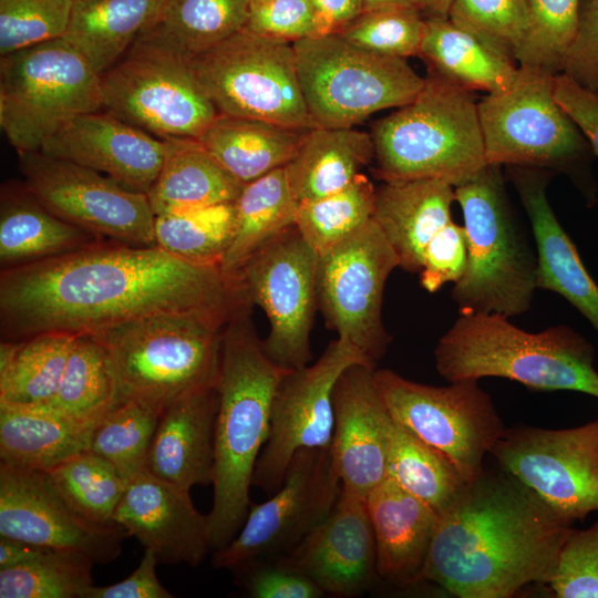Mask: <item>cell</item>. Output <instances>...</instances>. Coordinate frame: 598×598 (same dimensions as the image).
<instances>
[{
    "instance_id": "35",
    "label": "cell",
    "mask_w": 598,
    "mask_h": 598,
    "mask_svg": "<svg viewBox=\"0 0 598 598\" xmlns=\"http://www.w3.org/2000/svg\"><path fill=\"white\" fill-rule=\"evenodd\" d=\"M249 9L250 0H162L135 41L190 60L243 30Z\"/></svg>"
},
{
    "instance_id": "20",
    "label": "cell",
    "mask_w": 598,
    "mask_h": 598,
    "mask_svg": "<svg viewBox=\"0 0 598 598\" xmlns=\"http://www.w3.org/2000/svg\"><path fill=\"white\" fill-rule=\"evenodd\" d=\"M0 536L34 545L84 553L94 563L117 558L121 525L100 526L79 515L63 498L47 472L29 471L0 462Z\"/></svg>"
},
{
    "instance_id": "54",
    "label": "cell",
    "mask_w": 598,
    "mask_h": 598,
    "mask_svg": "<svg viewBox=\"0 0 598 598\" xmlns=\"http://www.w3.org/2000/svg\"><path fill=\"white\" fill-rule=\"evenodd\" d=\"M560 74L598 97V0H580L576 35Z\"/></svg>"
},
{
    "instance_id": "16",
    "label": "cell",
    "mask_w": 598,
    "mask_h": 598,
    "mask_svg": "<svg viewBox=\"0 0 598 598\" xmlns=\"http://www.w3.org/2000/svg\"><path fill=\"white\" fill-rule=\"evenodd\" d=\"M489 454L570 524L598 511V419L563 430L505 427Z\"/></svg>"
},
{
    "instance_id": "14",
    "label": "cell",
    "mask_w": 598,
    "mask_h": 598,
    "mask_svg": "<svg viewBox=\"0 0 598 598\" xmlns=\"http://www.w3.org/2000/svg\"><path fill=\"white\" fill-rule=\"evenodd\" d=\"M399 265L373 220L319 255L317 302L326 323L374 365L391 343L382 321V300L386 279Z\"/></svg>"
},
{
    "instance_id": "36",
    "label": "cell",
    "mask_w": 598,
    "mask_h": 598,
    "mask_svg": "<svg viewBox=\"0 0 598 598\" xmlns=\"http://www.w3.org/2000/svg\"><path fill=\"white\" fill-rule=\"evenodd\" d=\"M162 0H73L63 35L101 75L128 51Z\"/></svg>"
},
{
    "instance_id": "24",
    "label": "cell",
    "mask_w": 598,
    "mask_h": 598,
    "mask_svg": "<svg viewBox=\"0 0 598 598\" xmlns=\"http://www.w3.org/2000/svg\"><path fill=\"white\" fill-rule=\"evenodd\" d=\"M114 522L152 550L158 563L196 567L212 550L207 515L195 508L189 491L147 471L127 481Z\"/></svg>"
},
{
    "instance_id": "47",
    "label": "cell",
    "mask_w": 598,
    "mask_h": 598,
    "mask_svg": "<svg viewBox=\"0 0 598 598\" xmlns=\"http://www.w3.org/2000/svg\"><path fill=\"white\" fill-rule=\"evenodd\" d=\"M422 12L405 6L369 9L338 33L377 54L402 59L419 56L426 24Z\"/></svg>"
},
{
    "instance_id": "58",
    "label": "cell",
    "mask_w": 598,
    "mask_h": 598,
    "mask_svg": "<svg viewBox=\"0 0 598 598\" xmlns=\"http://www.w3.org/2000/svg\"><path fill=\"white\" fill-rule=\"evenodd\" d=\"M44 548L47 547L0 536V569L25 563L39 555Z\"/></svg>"
},
{
    "instance_id": "34",
    "label": "cell",
    "mask_w": 598,
    "mask_h": 598,
    "mask_svg": "<svg viewBox=\"0 0 598 598\" xmlns=\"http://www.w3.org/2000/svg\"><path fill=\"white\" fill-rule=\"evenodd\" d=\"M308 131L219 113L198 140L245 185L285 167Z\"/></svg>"
},
{
    "instance_id": "60",
    "label": "cell",
    "mask_w": 598,
    "mask_h": 598,
    "mask_svg": "<svg viewBox=\"0 0 598 598\" xmlns=\"http://www.w3.org/2000/svg\"><path fill=\"white\" fill-rule=\"evenodd\" d=\"M430 16L447 18L454 0H426Z\"/></svg>"
},
{
    "instance_id": "9",
    "label": "cell",
    "mask_w": 598,
    "mask_h": 598,
    "mask_svg": "<svg viewBox=\"0 0 598 598\" xmlns=\"http://www.w3.org/2000/svg\"><path fill=\"white\" fill-rule=\"evenodd\" d=\"M292 47L316 127H353L379 111L410 103L425 83L406 59L367 51L339 33L306 38Z\"/></svg>"
},
{
    "instance_id": "15",
    "label": "cell",
    "mask_w": 598,
    "mask_h": 598,
    "mask_svg": "<svg viewBox=\"0 0 598 598\" xmlns=\"http://www.w3.org/2000/svg\"><path fill=\"white\" fill-rule=\"evenodd\" d=\"M18 155L22 183L58 217L106 240L156 246L155 215L145 193L42 152Z\"/></svg>"
},
{
    "instance_id": "42",
    "label": "cell",
    "mask_w": 598,
    "mask_h": 598,
    "mask_svg": "<svg viewBox=\"0 0 598 598\" xmlns=\"http://www.w3.org/2000/svg\"><path fill=\"white\" fill-rule=\"evenodd\" d=\"M156 246L166 252L200 265L220 266L234 231V205L155 215Z\"/></svg>"
},
{
    "instance_id": "51",
    "label": "cell",
    "mask_w": 598,
    "mask_h": 598,
    "mask_svg": "<svg viewBox=\"0 0 598 598\" xmlns=\"http://www.w3.org/2000/svg\"><path fill=\"white\" fill-rule=\"evenodd\" d=\"M235 582L254 598H320L322 589L283 555L248 563L235 570Z\"/></svg>"
},
{
    "instance_id": "32",
    "label": "cell",
    "mask_w": 598,
    "mask_h": 598,
    "mask_svg": "<svg viewBox=\"0 0 598 598\" xmlns=\"http://www.w3.org/2000/svg\"><path fill=\"white\" fill-rule=\"evenodd\" d=\"M374 159L371 133L353 127L310 128L286 164L288 185L305 202L348 186Z\"/></svg>"
},
{
    "instance_id": "37",
    "label": "cell",
    "mask_w": 598,
    "mask_h": 598,
    "mask_svg": "<svg viewBox=\"0 0 598 598\" xmlns=\"http://www.w3.org/2000/svg\"><path fill=\"white\" fill-rule=\"evenodd\" d=\"M298 200L278 168L244 185L234 205V231L220 267L237 275L265 245L293 226Z\"/></svg>"
},
{
    "instance_id": "50",
    "label": "cell",
    "mask_w": 598,
    "mask_h": 598,
    "mask_svg": "<svg viewBox=\"0 0 598 598\" xmlns=\"http://www.w3.org/2000/svg\"><path fill=\"white\" fill-rule=\"evenodd\" d=\"M546 586L557 598H598V518L586 529H570Z\"/></svg>"
},
{
    "instance_id": "49",
    "label": "cell",
    "mask_w": 598,
    "mask_h": 598,
    "mask_svg": "<svg viewBox=\"0 0 598 598\" xmlns=\"http://www.w3.org/2000/svg\"><path fill=\"white\" fill-rule=\"evenodd\" d=\"M73 0H0V55L63 38Z\"/></svg>"
},
{
    "instance_id": "13",
    "label": "cell",
    "mask_w": 598,
    "mask_h": 598,
    "mask_svg": "<svg viewBox=\"0 0 598 598\" xmlns=\"http://www.w3.org/2000/svg\"><path fill=\"white\" fill-rule=\"evenodd\" d=\"M374 379L395 422L445 454L467 483L484 472V457L505 426L478 380L434 386L389 369H375Z\"/></svg>"
},
{
    "instance_id": "33",
    "label": "cell",
    "mask_w": 598,
    "mask_h": 598,
    "mask_svg": "<svg viewBox=\"0 0 598 598\" xmlns=\"http://www.w3.org/2000/svg\"><path fill=\"white\" fill-rule=\"evenodd\" d=\"M419 56L429 73L471 91L487 94L508 89L519 68L514 60L454 24L448 18L430 16Z\"/></svg>"
},
{
    "instance_id": "57",
    "label": "cell",
    "mask_w": 598,
    "mask_h": 598,
    "mask_svg": "<svg viewBox=\"0 0 598 598\" xmlns=\"http://www.w3.org/2000/svg\"><path fill=\"white\" fill-rule=\"evenodd\" d=\"M318 12L321 32L338 33L364 10V0H312Z\"/></svg>"
},
{
    "instance_id": "8",
    "label": "cell",
    "mask_w": 598,
    "mask_h": 598,
    "mask_svg": "<svg viewBox=\"0 0 598 598\" xmlns=\"http://www.w3.org/2000/svg\"><path fill=\"white\" fill-rule=\"evenodd\" d=\"M554 79L519 68L508 89L477 102L485 158L502 166L563 172L594 204L598 190L589 163L595 154L556 101Z\"/></svg>"
},
{
    "instance_id": "38",
    "label": "cell",
    "mask_w": 598,
    "mask_h": 598,
    "mask_svg": "<svg viewBox=\"0 0 598 598\" xmlns=\"http://www.w3.org/2000/svg\"><path fill=\"white\" fill-rule=\"evenodd\" d=\"M386 477L439 515L450 508L470 484L442 452L394 421Z\"/></svg>"
},
{
    "instance_id": "4",
    "label": "cell",
    "mask_w": 598,
    "mask_h": 598,
    "mask_svg": "<svg viewBox=\"0 0 598 598\" xmlns=\"http://www.w3.org/2000/svg\"><path fill=\"white\" fill-rule=\"evenodd\" d=\"M435 367L448 382L504 378L539 391H575L598 399L594 346L575 329L525 331L495 313H460L440 338Z\"/></svg>"
},
{
    "instance_id": "30",
    "label": "cell",
    "mask_w": 598,
    "mask_h": 598,
    "mask_svg": "<svg viewBox=\"0 0 598 598\" xmlns=\"http://www.w3.org/2000/svg\"><path fill=\"white\" fill-rule=\"evenodd\" d=\"M103 239L58 217L27 189L8 182L0 196L1 269L76 250Z\"/></svg>"
},
{
    "instance_id": "17",
    "label": "cell",
    "mask_w": 598,
    "mask_h": 598,
    "mask_svg": "<svg viewBox=\"0 0 598 598\" xmlns=\"http://www.w3.org/2000/svg\"><path fill=\"white\" fill-rule=\"evenodd\" d=\"M341 489L330 446L297 451L280 488L266 502L250 505L234 539L214 550L213 566L233 571L290 553L329 515Z\"/></svg>"
},
{
    "instance_id": "12",
    "label": "cell",
    "mask_w": 598,
    "mask_h": 598,
    "mask_svg": "<svg viewBox=\"0 0 598 598\" xmlns=\"http://www.w3.org/2000/svg\"><path fill=\"white\" fill-rule=\"evenodd\" d=\"M103 110L158 138H199L219 114L190 60L135 41L100 75Z\"/></svg>"
},
{
    "instance_id": "7",
    "label": "cell",
    "mask_w": 598,
    "mask_h": 598,
    "mask_svg": "<svg viewBox=\"0 0 598 598\" xmlns=\"http://www.w3.org/2000/svg\"><path fill=\"white\" fill-rule=\"evenodd\" d=\"M454 192L467 241L466 268L451 293L460 313L526 312L538 289L537 251L512 209L502 165L487 163Z\"/></svg>"
},
{
    "instance_id": "61",
    "label": "cell",
    "mask_w": 598,
    "mask_h": 598,
    "mask_svg": "<svg viewBox=\"0 0 598 598\" xmlns=\"http://www.w3.org/2000/svg\"><path fill=\"white\" fill-rule=\"evenodd\" d=\"M264 1H268V0H250V4L259 3V2H264Z\"/></svg>"
},
{
    "instance_id": "28",
    "label": "cell",
    "mask_w": 598,
    "mask_h": 598,
    "mask_svg": "<svg viewBox=\"0 0 598 598\" xmlns=\"http://www.w3.org/2000/svg\"><path fill=\"white\" fill-rule=\"evenodd\" d=\"M454 186L434 178L383 182L372 220L399 258V267L420 274L431 240L452 221Z\"/></svg>"
},
{
    "instance_id": "56",
    "label": "cell",
    "mask_w": 598,
    "mask_h": 598,
    "mask_svg": "<svg viewBox=\"0 0 598 598\" xmlns=\"http://www.w3.org/2000/svg\"><path fill=\"white\" fill-rule=\"evenodd\" d=\"M157 563L155 554L145 549L138 566L125 579L107 586L93 585L83 598H171L173 595L157 578Z\"/></svg>"
},
{
    "instance_id": "29",
    "label": "cell",
    "mask_w": 598,
    "mask_h": 598,
    "mask_svg": "<svg viewBox=\"0 0 598 598\" xmlns=\"http://www.w3.org/2000/svg\"><path fill=\"white\" fill-rule=\"evenodd\" d=\"M96 423L42 405L0 403V458L12 467L48 472L90 448Z\"/></svg>"
},
{
    "instance_id": "44",
    "label": "cell",
    "mask_w": 598,
    "mask_h": 598,
    "mask_svg": "<svg viewBox=\"0 0 598 598\" xmlns=\"http://www.w3.org/2000/svg\"><path fill=\"white\" fill-rule=\"evenodd\" d=\"M47 473L68 504L83 518L100 526L117 525L114 514L127 480L107 461L86 450Z\"/></svg>"
},
{
    "instance_id": "26",
    "label": "cell",
    "mask_w": 598,
    "mask_h": 598,
    "mask_svg": "<svg viewBox=\"0 0 598 598\" xmlns=\"http://www.w3.org/2000/svg\"><path fill=\"white\" fill-rule=\"evenodd\" d=\"M217 388L185 395L161 413L146 467L155 477L190 491L213 483Z\"/></svg>"
},
{
    "instance_id": "45",
    "label": "cell",
    "mask_w": 598,
    "mask_h": 598,
    "mask_svg": "<svg viewBox=\"0 0 598 598\" xmlns=\"http://www.w3.org/2000/svg\"><path fill=\"white\" fill-rule=\"evenodd\" d=\"M161 413L138 401L118 402L95 425L89 450L128 481L145 471Z\"/></svg>"
},
{
    "instance_id": "22",
    "label": "cell",
    "mask_w": 598,
    "mask_h": 598,
    "mask_svg": "<svg viewBox=\"0 0 598 598\" xmlns=\"http://www.w3.org/2000/svg\"><path fill=\"white\" fill-rule=\"evenodd\" d=\"M283 556L324 595L355 597L368 591L379 576L365 499L342 488L329 515Z\"/></svg>"
},
{
    "instance_id": "25",
    "label": "cell",
    "mask_w": 598,
    "mask_h": 598,
    "mask_svg": "<svg viewBox=\"0 0 598 598\" xmlns=\"http://www.w3.org/2000/svg\"><path fill=\"white\" fill-rule=\"evenodd\" d=\"M507 172L530 223L538 259L537 288L565 298L598 333V286L550 206V171L507 166Z\"/></svg>"
},
{
    "instance_id": "3",
    "label": "cell",
    "mask_w": 598,
    "mask_h": 598,
    "mask_svg": "<svg viewBox=\"0 0 598 598\" xmlns=\"http://www.w3.org/2000/svg\"><path fill=\"white\" fill-rule=\"evenodd\" d=\"M250 313L231 319L223 334L214 499L207 514L212 550L229 544L247 517L255 464L269 435L272 401L289 371L266 354Z\"/></svg>"
},
{
    "instance_id": "27",
    "label": "cell",
    "mask_w": 598,
    "mask_h": 598,
    "mask_svg": "<svg viewBox=\"0 0 598 598\" xmlns=\"http://www.w3.org/2000/svg\"><path fill=\"white\" fill-rule=\"evenodd\" d=\"M365 503L379 579L401 588L423 581L440 515L388 477L368 494Z\"/></svg>"
},
{
    "instance_id": "23",
    "label": "cell",
    "mask_w": 598,
    "mask_h": 598,
    "mask_svg": "<svg viewBox=\"0 0 598 598\" xmlns=\"http://www.w3.org/2000/svg\"><path fill=\"white\" fill-rule=\"evenodd\" d=\"M39 152L94 169L146 194L161 171L165 141L101 110L69 121Z\"/></svg>"
},
{
    "instance_id": "41",
    "label": "cell",
    "mask_w": 598,
    "mask_h": 598,
    "mask_svg": "<svg viewBox=\"0 0 598 598\" xmlns=\"http://www.w3.org/2000/svg\"><path fill=\"white\" fill-rule=\"evenodd\" d=\"M375 193L371 181L361 173L336 193L300 202L295 225L305 241L322 255L372 220Z\"/></svg>"
},
{
    "instance_id": "53",
    "label": "cell",
    "mask_w": 598,
    "mask_h": 598,
    "mask_svg": "<svg viewBox=\"0 0 598 598\" xmlns=\"http://www.w3.org/2000/svg\"><path fill=\"white\" fill-rule=\"evenodd\" d=\"M467 262V241L464 226L450 221L429 244L420 285L427 292H436L448 282L455 283Z\"/></svg>"
},
{
    "instance_id": "55",
    "label": "cell",
    "mask_w": 598,
    "mask_h": 598,
    "mask_svg": "<svg viewBox=\"0 0 598 598\" xmlns=\"http://www.w3.org/2000/svg\"><path fill=\"white\" fill-rule=\"evenodd\" d=\"M554 95L588 141L598 157V97L565 74L554 79Z\"/></svg>"
},
{
    "instance_id": "39",
    "label": "cell",
    "mask_w": 598,
    "mask_h": 598,
    "mask_svg": "<svg viewBox=\"0 0 598 598\" xmlns=\"http://www.w3.org/2000/svg\"><path fill=\"white\" fill-rule=\"evenodd\" d=\"M117 403L115 379L103 348L91 334H76L60 386L41 405L96 423Z\"/></svg>"
},
{
    "instance_id": "21",
    "label": "cell",
    "mask_w": 598,
    "mask_h": 598,
    "mask_svg": "<svg viewBox=\"0 0 598 598\" xmlns=\"http://www.w3.org/2000/svg\"><path fill=\"white\" fill-rule=\"evenodd\" d=\"M377 368L354 363L333 389L332 466L343 489L362 498L386 478L394 420L374 379Z\"/></svg>"
},
{
    "instance_id": "31",
    "label": "cell",
    "mask_w": 598,
    "mask_h": 598,
    "mask_svg": "<svg viewBox=\"0 0 598 598\" xmlns=\"http://www.w3.org/2000/svg\"><path fill=\"white\" fill-rule=\"evenodd\" d=\"M165 141L161 171L146 193L154 215L234 203L244 184L198 138Z\"/></svg>"
},
{
    "instance_id": "5",
    "label": "cell",
    "mask_w": 598,
    "mask_h": 598,
    "mask_svg": "<svg viewBox=\"0 0 598 598\" xmlns=\"http://www.w3.org/2000/svg\"><path fill=\"white\" fill-rule=\"evenodd\" d=\"M229 321L198 311L162 312L89 334L107 357L118 402L134 400L163 411L185 395L217 388Z\"/></svg>"
},
{
    "instance_id": "19",
    "label": "cell",
    "mask_w": 598,
    "mask_h": 598,
    "mask_svg": "<svg viewBox=\"0 0 598 598\" xmlns=\"http://www.w3.org/2000/svg\"><path fill=\"white\" fill-rule=\"evenodd\" d=\"M354 363L375 368L353 344L337 338L315 363L285 374L272 401L269 435L255 464L252 486L272 495L297 451L330 446L334 384Z\"/></svg>"
},
{
    "instance_id": "6",
    "label": "cell",
    "mask_w": 598,
    "mask_h": 598,
    "mask_svg": "<svg viewBox=\"0 0 598 598\" xmlns=\"http://www.w3.org/2000/svg\"><path fill=\"white\" fill-rule=\"evenodd\" d=\"M371 136L383 182L434 178L455 187L487 164L473 91L432 73L410 103L372 124Z\"/></svg>"
},
{
    "instance_id": "18",
    "label": "cell",
    "mask_w": 598,
    "mask_h": 598,
    "mask_svg": "<svg viewBox=\"0 0 598 598\" xmlns=\"http://www.w3.org/2000/svg\"><path fill=\"white\" fill-rule=\"evenodd\" d=\"M318 260L319 255L293 225L258 250L237 274L252 305H258L269 321L262 341L266 354L287 370L300 369L312 359Z\"/></svg>"
},
{
    "instance_id": "2",
    "label": "cell",
    "mask_w": 598,
    "mask_h": 598,
    "mask_svg": "<svg viewBox=\"0 0 598 598\" xmlns=\"http://www.w3.org/2000/svg\"><path fill=\"white\" fill-rule=\"evenodd\" d=\"M573 524L504 470L484 472L439 517L423 571L460 598L546 585Z\"/></svg>"
},
{
    "instance_id": "59",
    "label": "cell",
    "mask_w": 598,
    "mask_h": 598,
    "mask_svg": "<svg viewBox=\"0 0 598 598\" xmlns=\"http://www.w3.org/2000/svg\"><path fill=\"white\" fill-rule=\"evenodd\" d=\"M365 10L388 7V6H405L427 11L426 0H364Z\"/></svg>"
},
{
    "instance_id": "43",
    "label": "cell",
    "mask_w": 598,
    "mask_h": 598,
    "mask_svg": "<svg viewBox=\"0 0 598 598\" xmlns=\"http://www.w3.org/2000/svg\"><path fill=\"white\" fill-rule=\"evenodd\" d=\"M94 564L84 553L47 547L25 563L0 569V597L83 598L93 586Z\"/></svg>"
},
{
    "instance_id": "11",
    "label": "cell",
    "mask_w": 598,
    "mask_h": 598,
    "mask_svg": "<svg viewBox=\"0 0 598 598\" xmlns=\"http://www.w3.org/2000/svg\"><path fill=\"white\" fill-rule=\"evenodd\" d=\"M190 64L218 113L297 130L316 127L292 44L243 29L190 59Z\"/></svg>"
},
{
    "instance_id": "52",
    "label": "cell",
    "mask_w": 598,
    "mask_h": 598,
    "mask_svg": "<svg viewBox=\"0 0 598 598\" xmlns=\"http://www.w3.org/2000/svg\"><path fill=\"white\" fill-rule=\"evenodd\" d=\"M244 29L290 44L322 35L312 0H268L252 3Z\"/></svg>"
},
{
    "instance_id": "1",
    "label": "cell",
    "mask_w": 598,
    "mask_h": 598,
    "mask_svg": "<svg viewBox=\"0 0 598 598\" xmlns=\"http://www.w3.org/2000/svg\"><path fill=\"white\" fill-rule=\"evenodd\" d=\"M252 306L238 275L158 246L101 240L0 274L6 341L50 331L91 333L162 312L198 311L231 320Z\"/></svg>"
},
{
    "instance_id": "10",
    "label": "cell",
    "mask_w": 598,
    "mask_h": 598,
    "mask_svg": "<svg viewBox=\"0 0 598 598\" xmlns=\"http://www.w3.org/2000/svg\"><path fill=\"white\" fill-rule=\"evenodd\" d=\"M103 110L100 75L63 38L0 59V126L19 153L39 152L72 118Z\"/></svg>"
},
{
    "instance_id": "40",
    "label": "cell",
    "mask_w": 598,
    "mask_h": 598,
    "mask_svg": "<svg viewBox=\"0 0 598 598\" xmlns=\"http://www.w3.org/2000/svg\"><path fill=\"white\" fill-rule=\"evenodd\" d=\"M76 334L50 331L17 341L10 365L0 372V403L41 405L56 393Z\"/></svg>"
},
{
    "instance_id": "48",
    "label": "cell",
    "mask_w": 598,
    "mask_h": 598,
    "mask_svg": "<svg viewBox=\"0 0 598 598\" xmlns=\"http://www.w3.org/2000/svg\"><path fill=\"white\" fill-rule=\"evenodd\" d=\"M515 61L528 21L527 0H454L447 17Z\"/></svg>"
},
{
    "instance_id": "46",
    "label": "cell",
    "mask_w": 598,
    "mask_h": 598,
    "mask_svg": "<svg viewBox=\"0 0 598 598\" xmlns=\"http://www.w3.org/2000/svg\"><path fill=\"white\" fill-rule=\"evenodd\" d=\"M580 0H527L528 21L515 54L519 68L556 76L576 35Z\"/></svg>"
}]
</instances>
